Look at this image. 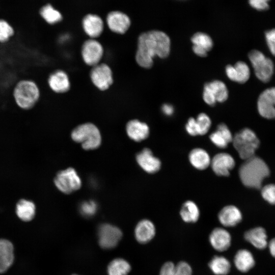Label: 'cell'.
I'll use <instances>...</instances> for the list:
<instances>
[{"label": "cell", "instance_id": "1", "mask_svg": "<svg viewBox=\"0 0 275 275\" xmlns=\"http://www.w3.org/2000/svg\"><path fill=\"white\" fill-rule=\"evenodd\" d=\"M170 47V39L163 32L151 30L144 32L138 37L135 61L141 67L150 68L155 57L166 58L169 55Z\"/></svg>", "mask_w": 275, "mask_h": 275}, {"label": "cell", "instance_id": "2", "mask_svg": "<svg viewBox=\"0 0 275 275\" xmlns=\"http://www.w3.org/2000/svg\"><path fill=\"white\" fill-rule=\"evenodd\" d=\"M266 162L256 156L244 160L239 169V176L242 184L249 188L260 189L263 180L270 175Z\"/></svg>", "mask_w": 275, "mask_h": 275}, {"label": "cell", "instance_id": "3", "mask_svg": "<svg viewBox=\"0 0 275 275\" xmlns=\"http://www.w3.org/2000/svg\"><path fill=\"white\" fill-rule=\"evenodd\" d=\"M12 94L17 106L25 111L32 109L40 97V91L37 84L29 79L19 80L15 85Z\"/></svg>", "mask_w": 275, "mask_h": 275}, {"label": "cell", "instance_id": "4", "mask_svg": "<svg viewBox=\"0 0 275 275\" xmlns=\"http://www.w3.org/2000/svg\"><path fill=\"white\" fill-rule=\"evenodd\" d=\"M232 142L239 157L243 160L255 156L260 146V141L256 134L249 128H244L235 133Z\"/></svg>", "mask_w": 275, "mask_h": 275}, {"label": "cell", "instance_id": "5", "mask_svg": "<svg viewBox=\"0 0 275 275\" xmlns=\"http://www.w3.org/2000/svg\"><path fill=\"white\" fill-rule=\"evenodd\" d=\"M72 140L80 143L86 150L98 148L101 143V136L99 129L94 124L86 123L76 127L71 134Z\"/></svg>", "mask_w": 275, "mask_h": 275}, {"label": "cell", "instance_id": "6", "mask_svg": "<svg viewBox=\"0 0 275 275\" xmlns=\"http://www.w3.org/2000/svg\"><path fill=\"white\" fill-rule=\"evenodd\" d=\"M248 57L256 76L263 82L269 81L274 71V65L271 60L258 50H251Z\"/></svg>", "mask_w": 275, "mask_h": 275}, {"label": "cell", "instance_id": "7", "mask_svg": "<svg viewBox=\"0 0 275 275\" xmlns=\"http://www.w3.org/2000/svg\"><path fill=\"white\" fill-rule=\"evenodd\" d=\"M54 183L59 190L66 194L77 190L81 186L79 176L72 168L59 172L54 179Z\"/></svg>", "mask_w": 275, "mask_h": 275}, {"label": "cell", "instance_id": "8", "mask_svg": "<svg viewBox=\"0 0 275 275\" xmlns=\"http://www.w3.org/2000/svg\"><path fill=\"white\" fill-rule=\"evenodd\" d=\"M228 90L225 84L219 80L206 83L203 98L206 103L214 106L216 102H223L228 98Z\"/></svg>", "mask_w": 275, "mask_h": 275}, {"label": "cell", "instance_id": "9", "mask_svg": "<svg viewBox=\"0 0 275 275\" xmlns=\"http://www.w3.org/2000/svg\"><path fill=\"white\" fill-rule=\"evenodd\" d=\"M122 236L121 230L109 224L101 225L98 229V242L100 246L105 249L115 248Z\"/></svg>", "mask_w": 275, "mask_h": 275}, {"label": "cell", "instance_id": "10", "mask_svg": "<svg viewBox=\"0 0 275 275\" xmlns=\"http://www.w3.org/2000/svg\"><path fill=\"white\" fill-rule=\"evenodd\" d=\"M90 76L93 84L101 91L106 90L113 83L112 71L105 63L93 66Z\"/></svg>", "mask_w": 275, "mask_h": 275}, {"label": "cell", "instance_id": "11", "mask_svg": "<svg viewBox=\"0 0 275 275\" xmlns=\"http://www.w3.org/2000/svg\"><path fill=\"white\" fill-rule=\"evenodd\" d=\"M257 109L261 117L267 119H275V87L266 89L260 94Z\"/></svg>", "mask_w": 275, "mask_h": 275}, {"label": "cell", "instance_id": "12", "mask_svg": "<svg viewBox=\"0 0 275 275\" xmlns=\"http://www.w3.org/2000/svg\"><path fill=\"white\" fill-rule=\"evenodd\" d=\"M81 53L85 63L93 67L99 63L103 56V48L99 42L91 38L83 43Z\"/></svg>", "mask_w": 275, "mask_h": 275}, {"label": "cell", "instance_id": "13", "mask_svg": "<svg viewBox=\"0 0 275 275\" xmlns=\"http://www.w3.org/2000/svg\"><path fill=\"white\" fill-rule=\"evenodd\" d=\"M106 22L111 31L119 34H125L131 25L129 17L120 11H112L109 12L106 17Z\"/></svg>", "mask_w": 275, "mask_h": 275}, {"label": "cell", "instance_id": "14", "mask_svg": "<svg viewBox=\"0 0 275 275\" xmlns=\"http://www.w3.org/2000/svg\"><path fill=\"white\" fill-rule=\"evenodd\" d=\"M209 242L212 248L218 252L228 250L232 243L230 233L223 228H216L210 233Z\"/></svg>", "mask_w": 275, "mask_h": 275}, {"label": "cell", "instance_id": "15", "mask_svg": "<svg viewBox=\"0 0 275 275\" xmlns=\"http://www.w3.org/2000/svg\"><path fill=\"white\" fill-rule=\"evenodd\" d=\"M243 236L245 240L257 250L262 251L267 248L268 235L262 227H256L247 230Z\"/></svg>", "mask_w": 275, "mask_h": 275}, {"label": "cell", "instance_id": "16", "mask_svg": "<svg viewBox=\"0 0 275 275\" xmlns=\"http://www.w3.org/2000/svg\"><path fill=\"white\" fill-rule=\"evenodd\" d=\"M213 172L218 176H227L235 166V160L230 154L219 153L216 154L211 161Z\"/></svg>", "mask_w": 275, "mask_h": 275}, {"label": "cell", "instance_id": "17", "mask_svg": "<svg viewBox=\"0 0 275 275\" xmlns=\"http://www.w3.org/2000/svg\"><path fill=\"white\" fill-rule=\"evenodd\" d=\"M82 26L85 33L91 39L99 37L103 32L104 23L102 18L95 14H88L82 20Z\"/></svg>", "mask_w": 275, "mask_h": 275}, {"label": "cell", "instance_id": "18", "mask_svg": "<svg viewBox=\"0 0 275 275\" xmlns=\"http://www.w3.org/2000/svg\"><path fill=\"white\" fill-rule=\"evenodd\" d=\"M139 165L145 172L153 174L158 171L161 167L160 160L153 155L149 148H144L136 155Z\"/></svg>", "mask_w": 275, "mask_h": 275}, {"label": "cell", "instance_id": "19", "mask_svg": "<svg viewBox=\"0 0 275 275\" xmlns=\"http://www.w3.org/2000/svg\"><path fill=\"white\" fill-rule=\"evenodd\" d=\"M233 263L238 271L247 273L255 266L256 260L251 251L246 249H241L235 253Z\"/></svg>", "mask_w": 275, "mask_h": 275}, {"label": "cell", "instance_id": "20", "mask_svg": "<svg viewBox=\"0 0 275 275\" xmlns=\"http://www.w3.org/2000/svg\"><path fill=\"white\" fill-rule=\"evenodd\" d=\"M193 44L194 52L200 57H205L213 45L212 38L208 34L203 32H197L191 38Z\"/></svg>", "mask_w": 275, "mask_h": 275}, {"label": "cell", "instance_id": "21", "mask_svg": "<svg viewBox=\"0 0 275 275\" xmlns=\"http://www.w3.org/2000/svg\"><path fill=\"white\" fill-rule=\"evenodd\" d=\"M227 77L233 81L239 84L246 82L250 76V70L244 62L238 61L234 66L228 65L225 68Z\"/></svg>", "mask_w": 275, "mask_h": 275}, {"label": "cell", "instance_id": "22", "mask_svg": "<svg viewBox=\"0 0 275 275\" xmlns=\"http://www.w3.org/2000/svg\"><path fill=\"white\" fill-rule=\"evenodd\" d=\"M219 223L224 227H232L239 224L242 219L240 210L234 205L224 207L218 214Z\"/></svg>", "mask_w": 275, "mask_h": 275}, {"label": "cell", "instance_id": "23", "mask_svg": "<svg viewBox=\"0 0 275 275\" xmlns=\"http://www.w3.org/2000/svg\"><path fill=\"white\" fill-rule=\"evenodd\" d=\"M48 84L52 91L57 93L67 92L70 88L68 75L61 70H57L49 75Z\"/></svg>", "mask_w": 275, "mask_h": 275}, {"label": "cell", "instance_id": "24", "mask_svg": "<svg viewBox=\"0 0 275 275\" xmlns=\"http://www.w3.org/2000/svg\"><path fill=\"white\" fill-rule=\"evenodd\" d=\"M126 130L129 138L135 142H141L146 139L150 132L148 125L136 119L127 122Z\"/></svg>", "mask_w": 275, "mask_h": 275}, {"label": "cell", "instance_id": "25", "mask_svg": "<svg viewBox=\"0 0 275 275\" xmlns=\"http://www.w3.org/2000/svg\"><path fill=\"white\" fill-rule=\"evenodd\" d=\"M14 246L6 239H0V273L8 270L14 260Z\"/></svg>", "mask_w": 275, "mask_h": 275}, {"label": "cell", "instance_id": "26", "mask_svg": "<svg viewBox=\"0 0 275 275\" xmlns=\"http://www.w3.org/2000/svg\"><path fill=\"white\" fill-rule=\"evenodd\" d=\"M155 227L150 220L144 219L140 221L134 230V235L136 240L141 243H147L155 236Z\"/></svg>", "mask_w": 275, "mask_h": 275}, {"label": "cell", "instance_id": "27", "mask_svg": "<svg viewBox=\"0 0 275 275\" xmlns=\"http://www.w3.org/2000/svg\"><path fill=\"white\" fill-rule=\"evenodd\" d=\"M159 275H193V269L190 264L184 261L177 264L167 261L162 265Z\"/></svg>", "mask_w": 275, "mask_h": 275}, {"label": "cell", "instance_id": "28", "mask_svg": "<svg viewBox=\"0 0 275 275\" xmlns=\"http://www.w3.org/2000/svg\"><path fill=\"white\" fill-rule=\"evenodd\" d=\"M209 138L211 141L219 148H225L233 140L232 134L225 123L219 124L216 130L210 135Z\"/></svg>", "mask_w": 275, "mask_h": 275}, {"label": "cell", "instance_id": "29", "mask_svg": "<svg viewBox=\"0 0 275 275\" xmlns=\"http://www.w3.org/2000/svg\"><path fill=\"white\" fill-rule=\"evenodd\" d=\"M36 206L29 200L22 199L18 201L16 205V213L21 221L28 222L32 221L36 214Z\"/></svg>", "mask_w": 275, "mask_h": 275}, {"label": "cell", "instance_id": "30", "mask_svg": "<svg viewBox=\"0 0 275 275\" xmlns=\"http://www.w3.org/2000/svg\"><path fill=\"white\" fill-rule=\"evenodd\" d=\"M191 165L198 170H205L210 164L211 160L208 153L202 148H195L188 156Z\"/></svg>", "mask_w": 275, "mask_h": 275}, {"label": "cell", "instance_id": "31", "mask_svg": "<svg viewBox=\"0 0 275 275\" xmlns=\"http://www.w3.org/2000/svg\"><path fill=\"white\" fill-rule=\"evenodd\" d=\"M208 266L215 275H227L231 269V262L223 256H213L209 262Z\"/></svg>", "mask_w": 275, "mask_h": 275}, {"label": "cell", "instance_id": "32", "mask_svg": "<svg viewBox=\"0 0 275 275\" xmlns=\"http://www.w3.org/2000/svg\"><path fill=\"white\" fill-rule=\"evenodd\" d=\"M39 14L41 18L48 24L54 25L62 21L61 13L50 4H46L41 7Z\"/></svg>", "mask_w": 275, "mask_h": 275}, {"label": "cell", "instance_id": "33", "mask_svg": "<svg viewBox=\"0 0 275 275\" xmlns=\"http://www.w3.org/2000/svg\"><path fill=\"white\" fill-rule=\"evenodd\" d=\"M180 214L184 222L196 223L199 218L200 211L195 203L191 201H187L183 204Z\"/></svg>", "mask_w": 275, "mask_h": 275}, {"label": "cell", "instance_id": "34", "mask_svg": "<svg viewBox=\"0 0 275 275\" xmlns=\"http://www.w3.org/2000/svg\"><path fill=\"white\" fill-rule=\"evenodd\" d=\"M131 266L125 260L122 258L114 259L107 267L108 275H126L130 270Z\"/></svg>", "mask_w": 275, "mask_h": 275}, {"label": "cell", "instance_id": "35", "mask_svg": "<svg viewBox=\"0 0 275 275\" xmlns=\"http://www.w3.org/2000/svg\"><path fill=\"white\" fill-rule=\"evenodd\" d=\"M15 30L6 19L0 18V43L8 42L14 35Z\"/></svg>", "mask_w": 275, "mask_h": 275}, {"label": "cell", "instance_id": "36", "mask_svg": "<svg viewBox=\"0 0 275 275\" xmlns=\"http://www.w3.org/2000/svg\"><path fill=\"white\" fill-rule=\"evenodd\" d=\"M196 125L199 135H204L209 130L211 121L209 117L205 113H201L196 119Z\"/></svg>", "mask_w": 275, "mask_h": 275}, {"label": "cell", "instance_id": "37", "mask_svg": "<svg viewBox=\"0 0 275 275\" xmlns=\"http://www.w3.org/2000/svg\"><path fill=\"white\" fill-rule=\"evenodd\" d=\"M261 194L265 201L271 205H275V184H268L262 187Z\"/></svg>", "mask_w": 275, "mask_h": 275}, {"label": "cell", "instance_id": "38", "mask_svg": "<svg viewBox=\"0 0 275 275\" xmlns=\"http://www.w3.org/2000/svg\"><path fill=\"white\" fill-rule=\"evenodd\" d=\"M97 209V205L93 201L84 202L80 207L81 213L86 217H90L96 213Z\"/></svg>", "mask_w": 275, "mask_h": 275}, {"label": "cell", "instance_id": "39", "mask_svg": "<svg viewBox=\"0 0 275 275\" xmlns=\"http://www.w3.org/2000/svg\"><path fill=\"white\" fill-rule=\"evenodd\" d=\"M266 43L270 52L275 56V29L267 31L265 34Z\"/></svg>", "mask_w": 275, "mask_h": 275}, {"label": "cell", "instance_id": "40", "mask_svg": "<svg viewBox=\"0 0 275 275\" xmlns=\"http://www.w3.org/2000/svg\"><path fill=\"white\" fill-rule=\"evenodd\" d=\"M270 0H249L250 5L254 9L259 11L266 10L269 8Z\"/></svg>", "mask_w": 275, "mask_h": 275}, {"label": "cell", "instance_id": "41", "mask_svg": "<svg viewBox=\"0 0 275 275\" xmlns=\"http://www.w3.org/2000/svg\"><path fill=\"white\" fill-rule=\"evenodd\" d=\"M187 132L190 135L196 136L199 135L196 125V119L193 117L188 119L185 125Z\"/></svg>", "mask_w": 275, "mask_h": 275}, {"label": "cell", "instance_id": "42", "mask_svg": "<svg viewBox=\"0 0 275 275\" xmlns=\"http://www.w3.org/2000/svg\"><path fill=\"white\" fill-rule=\"evenodd\" d=\"M161 110L163 113L167 116H171L174 113V107L168 103H164L162 105Z\"/></svg>", "mask_w": 275, "mask_h": 275}, {"label": "cell", "instance_id": "43", "mask_svg": "<svg viewBox=\"0 0 275 275\" xmlns=\"http://www.w3.org/2000/svg\"><path fill=\"white\" fill-rule=\"evenodd\" d=\"M267 248L271 256L275 259V237L269 240Z\"/></svg>", "mask_w": 275, "mask_h": 275}, {"label": "cell", "instance_id": "44", "mask_svg": "<svg viewBox=\"0 0 275 275\" xmlns=\"http://www.w3.org/2000/svg\"><path fill=\"white\" fill-rule=\"evenodd\" d=\"M73 275H77V274H73Z\"/></svg>", "mask_w": 275, "mask_h": 275}, {"label": "cell", "instance_id": "45", "mask_svg": "<svg viewBox=\"0 0 275 275\" xmlns=\"http://www.w3.org/2000/svg\"><path fill=\"white\" fill-rule=\"evenodd\" d=\"M183 1V0H182Z\"/></svg>", "mask_w": 275, "mask_h": 275}]
</instances>
